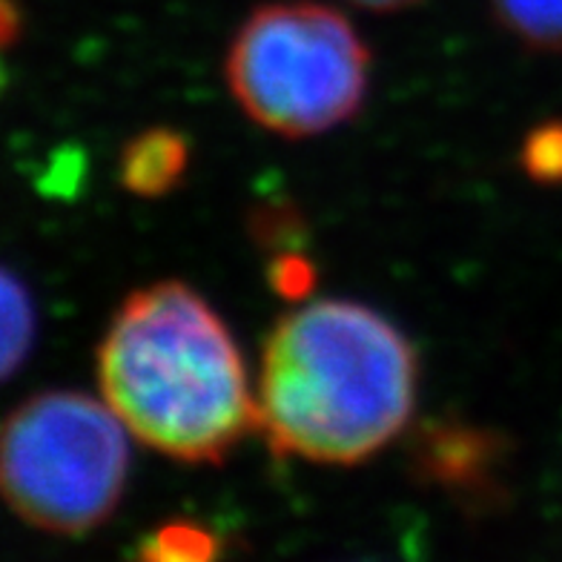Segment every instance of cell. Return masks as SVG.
Returning a JSON list of instances; mask_svg holds the SVG:
<instances>
[{
    "label": "cell",
    "instance_id": "4",
    "mask_svg": "<svg viewBox=\"0 0 562 562\" xmlns=\"http://www.w3.org/2000/svg\"><path fill=\"white\" fill-rule=\"evenodd\" d=\"M126 476L124 422L87 393H37L0 425V499L41 531L87 533L106 522Z\"/></svg>",
    "mask_w": 562,
    "mask_h": 562
},
{
    "label": "cell",
    "instance_id": "12",
    "mask_svg": "<svg viewBox=\"0 0 562 562\" xmlns=\"http://www.w3.org/2000/svg\"><path fill=\"white\" fill-rule=\"evenodd\" d=\"M21 30V18H18V9L9 3V0H0V46L9 44L12 37Z\"/></svg>",
    "mask_w": 562,
    "mask_h": 562
},
{
    "label": "cell",
    "instance_id": "9",
    "mask_svg": "<svg viewBox=\"0 0 562 562\" xmlns=\"http://www.w3.org/2000/svg\"><path fill=\"white\" fill-rule=\"evenodd\" d=\"M222 554V540L199 522H167L140 542L138 557L153 562H207Z\"/></svg>",
    "mask_w": 562,
    "mask_h": 562
},
{
    "label": "cell",
    "instance_id": "10",
    "mask_svg": "<svg viewBox=\"0 0 562 562\" xmlns=\"http://www.w3.org/2000/svg\"><path fill=\"white\" fill-rule=\"evenodd\" d=\"M522 170L540 184H562V121H548L528 133Z\"/></svg>",
    "mask_w": 562,
    "mask_h": 562
},
{
    "label": "cell",
    "instance_id": "11",
    "mask_svg": "<svg viewBox=\"0 0 562 562\" xmlns=\"http://www.w3.org/2000/svg\"><path fill=\"white\" fill-rule=\"evenodd\" d=\"M313 284H316V267L296 250L279 252L270 265V288L290 302L307 296Z\"/></svg>",
    "mask_w": 562,
    "mask_h": 562
},
{
    "label": "cell",
    "instance_id": "13",
    "mask_svg": "<svg viewBox=\"0 0 562 562\" xmlns=\"http://www.w3.org/2000/svg\"><path fill=\"white\" fill-rule=\"evenodd\" d=\"M356 7L370 9V12H396V9H407L419 3V0H350Z\"/></svg>",
    "mask_w": 562,
    "mask_h": 562
},
{
    "label": "cell",
    "instance_id": "3",
    "mask_svg": "<svg viewBox=\"0 0 562 562\" xmlns=\"http://www.w3.org/2000/svg\"><path fill=\"white\" fill-rule=\"evenodd\" d=\"M368 81L370 53L353 23L316 0L265 3L227 53L238 106L284 138H311L353 119Z\"/></svg>",
    "mask_w": 562,
    "mask_h": 562
},
{
    "label": "cell",
    "instance_id": "1",
    "mask_svg": "<svg viewBox=\"0 0 562 562\" xmlns=\"http://www.w3.org/2000/svg\"><path fill=\"white\" fill-rule=\"evenodd\" d=\"M419 359L391 318L348 299L284 313L261 350L256 422L270 448L359 465L407 428Z\"/></svg>",
    "mask_w": 562,
    "mask_h": 562
},
{
    "label": "cell",
    "instance_id": "7",
    "mask_svg": "<svg viewBox=\"0 0 562 562\" xmlns=\"http://www.w3.org/2000/svg\"><path fill=\"white\" fill-rule=\"evenodd\" d=\"M35 341V304L15 273L0 267V382H7Z\"/></svg>",
    "mask_w": 562,
    "mask_h": 562
},
{
    "label": "cell",
    "instance_id": "2",
    "mask_svg": "<svg viewBox=\"0 0 562 562\" xmlns=\"http://www.w3.org/2000/svg\"><path fill=\"white\" fill-rule=\"evenodd\" d=\"M98 385L133 437L178 462L218 465L259 425L236 339L184 281L126 296L98 348Z\"/></svg>",
    "mask_w": 562,
    "mask_h": 562
},
{
    "label": "cell",
    "instance_id": "6",
    "mask_svg": "<svg viewBox=\"0 0 562 562\" xmlns=\"http://www.w3.org/2000/svg\"><path fill=\"white\" fill-rule=\"evenodd\" d=\"M190 144L178 130L153 126L126 140L119 161L121 184L140 199L172 193L187 172Z\"/></svg>",
    "mask_w": 562,
    "mask_h": 562
},
{
    "label": "cell",
    "instance_id": "5",
    "mask_svg": "<svg viewBox=\"0 0 562 562\" xmlns=\"http://www.w3.org/2000/svg\"><path fill=\"white\" fill-rule=\"evenodd\" d=\"M503 434L474 422L437 419L422 425L411 445V468L419 480L462 499L485 503L503 491Z\"/></svg>",
    "mask_w": 562,
    "mask_h": 562
},
{
    "label": "cell",
    "instance_id": "8",
    "mask_svg": "<svg viewBox=\"0 0 562 562\" xmlns=\"http://www.w3.org/2000/svg\"><path fill=\"white\" fill-rule=\"evenodd\" d=\"M503 30L533 49H562V0H491Z\"/></svg>",
    "mask_w": 562,
    "mask_h": 562
}]
</instances>
